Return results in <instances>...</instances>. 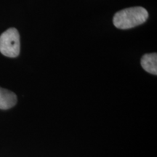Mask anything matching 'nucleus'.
<instances>
[{
    "mask_svg": "<svg viewBox=\"0 0 157 157\" xmlns=\"http://www.w3.org/2000/svg\"><path fill=\"white\" fill-rule=\"evenodd\" d=\"M148 17V11L143 7H129L117 12L113 16V23L117 29H129L144 23Z\"/></svg>",
    "mask_w": 157,
    "mask_h": 157,
    "instance_id": "obj_1",
    "label": "nucleus"
},
{
    "mask_svg": "<svg viewBox=\"0 0 157 157\" xmlns=\"http://www.w3.org/2000/svg\"><path fill=\"white\" fill-rule=\"evenodd\" d=\"M21 50L20 35L16 29L10 28L0 36V52L9 58H16Z\"/></svg>",
    "mask_w": 157,
    "mask_h": 157,
    "instance_id": "obj_2",
    "label": "nucleus"
},
{
    "mask_svg": "<svg viewBox=\"0 0 157 157\" xmlns=\"http://www.w3.org/2000/svg\"><path fill=\"white\" fill-rule=\"evenodd\" d=\"M17 103V96L8 90L0 87V109H11Z\"/></svg>",
    "mask_w": 157,
    "mask_h": 157,
    "instance_id": "obj_3",
    "label": "nucleus"
},
{
    "mask_svg": "<svg viewBox=\"0 0 157 157\" xmlns=\"http://www.w3.org/2000/svg\"><path fill=\"white\" fill-rule=\"evenodd\" d=\"M141 66L148 73L157 75V54L144 55L141 58Z\"/></svg>",
    "mask_w": 157,
    "mask_h": 157,
    "instance_id": "obj_4",
    "label": "nucleus"
}]
</instances>
